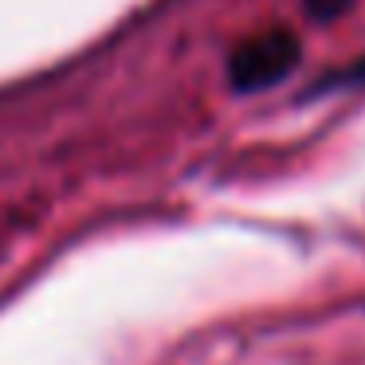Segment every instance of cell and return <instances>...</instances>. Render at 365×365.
Returning <instances> with one entry per match:
<instances>
[{
    "mask_svg": "<svg viewBox=\"0 0 365 365\" xmlns=\"http://www.w3.org/2000/svg\"><path fill=\"white\" fill-rule=\"evenodd\" d=\"M299 56H302V48H299V40H294V32H287V28L255 32V36H247V40H240L236 48H232L228 83H232V91H244V95L267 91L294 71Z\"/></svg>",
    "mask_w": 365,
    "mask_h": 365,
    "instance_id": "cell-1",
    "label": "cell"
},
{
    "mask_svg": "<svg viewBox=\"0 0 365 365\" xmlns=\"http://www.w3.org/2000/svg\"><path fill=\"white\" fill-rule=\"evenodd\" d=\"M349 9V0H307V12L314 20H330V16H338V12H346Z\"/></svg>",
    "mask_w": 365,
    "mask_h": 365,
    "instance_id": "cell-2",
    "label": "cell"
}]
</instances>
